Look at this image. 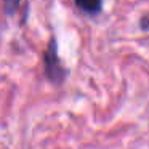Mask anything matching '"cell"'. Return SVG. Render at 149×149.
<instances>
[{"mask_svg":"<svg viewBox=\"0 0 149 149\" xmlns=\"http://www.w3.org/2000/svg\"><path fill=\"white\" fill-rule=\"evenodd\" d=\"M45 72L47 77L55 84H61L66 79V69L59 63L58 58V50H56V40L52 39L48 43V48L45 52Z\"/></svg>","mask_w":149,"mask_h":149,"instance_id":"6da1fadb","label":"cell"},{"mask_svg":"<svg viewBox=\"0 0 149 149\" xmlns=\"http://www.w3.org/2000/svg\"><path fill=\"white\" fill-rule=\"evenodd\" d=\"M74 2L84 13L88 15H98L103 8V0H74Z\"/></svg>","mask_w":149,"mask_h":149,"instance_id":"7a4b0ae2","label":"cell"},{"mask_svg":"<svg viewBox=\"0 0 149 149\" xmlns=\"http://www.w3.org/2000/svg\"><path fill=\"white\" fill-rule=\"evenodd\" d=\"M21 0H3V7H5V13L7 15H13L18 10Z\"/></svg>","mask_w":149,"mask_h":149,"instance_id":"3957f363","label":"cell"},{"mask_svg":"<svg viewBox=\"0 0 149 149\" xmlns=\"http://www.w3.org/2000/svg\"><path fill=\"white\" fill-rule=\"evenodd\" d=\"M139 27L143 31H149V13L143 15L141 19H139Z\"/></svg>","mask_w":149,"mask_h":149,"instance_id":"277c9868","label":"cell"}]
</instances>
